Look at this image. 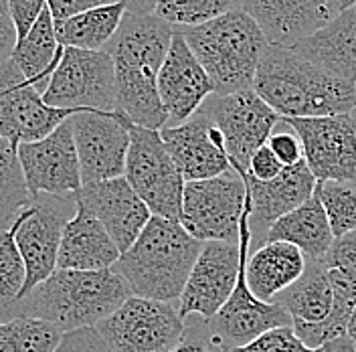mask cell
<instances>
[{"label": "cell", "mask_w": 356, "mask_h": 352, "mask_svg": "<svg viewBox=\"0 0 356 352\" xmlns=\"http://www.w3.org/2000/svg\"><path fill=\"white\" fill-rule=\"evenodd\" d=\"M175 37V26L156 15L126 13L120 31L104 49L113 61L118 111L134 126L162 130L168 115L158 95V73Z\"/></svg>", "instance_id": "obj_1"}, {"label": "cell", "mask_w": 356, "mask_h": 352, "mask_svg": "<svg viewBox=\"0 0 356 352\" xmlns=\"http://www.w3.org/2000/svg\"><path fill=\"white\" fill-rule=\"evenodd\" d=\"M253 91L282 120L324 118L356 110V86L314 65L293 49L267 45Z\"/></svg>", "instance_id": "obj_2"}, {"label": "cell", "mask_w": 356, "mask_h": 352, "mask_svg": "<svg viewBox=\"0 0 356 352\" xmlns=\"http://www.w3.org/2000/svg\"><path fill=\"white\" fill-rule=\"evenodd\" d=\"M132 296L130 284L113 267L102 271L57 267L43 284L19 300L8 318H39L67 334L95 328Z\"/></svg>", "instance_id": "obj_3"}, {"label": "cell", "mask_w": 356, "mask_h": 352, "mask_svg": "<svg viewBox=\"0 0 356 352\" xmlns=\"http://www.w3.org/2000/svg\"><path fill=\"white\" fill-rule=\"evenodd\" d=\"M202 243L178 221L154 217L113 269L130 284L134 296L175 304L186 286Z\"/></svg>", "instance_id": "obj_4"}, {"label": "cell", "mask_w": 356, "mask_h": 352, "mask_svg": "<svg viewBox=\"0 0 356 352\" xmlns=\"http://www.w3.org/2000/svg\"><path fill=\"white\" fill-rule=\"evenodd\" d=\"M177 31L211 77L215 93L229 95L253 89L269 43L249 15L237 8L215 21Z\"/></svg>", "instance_id": "obj_5"}, {"label": "cell", "mask_w": 356, "mask_h": 352, "mask_svg": "<svg viewBox=\"0 0 356 352\" xmlns=\"http://www.w3.org/2000/svg\"><path fill=\"white\" fill-rule=\"evenodd\" d=\"M247 200V184L235 170L186 182L180 225L200 243H239Z\"/></svg>", "instance_id": "obj_6"}, {"label": "cell", "mask_w": 356, "mask_h": 352, "mask_svg": "<svg viewBox=\"0 0 356 352\" xmlns=\"http://www.w3.org/2000/svg\"><path fill=\"white\" fill-rule=\"evenodd\" d=\"M251 229H249V205L241 223V241L202 243L199 257L186 280V286L178 300V314L182 320L197 316L211 320L237 286L241 267L249 257Z\"/></svg>", "instance_id": "obj_7"}, {"label": "cell", "mask_w": 356, "mask_h": 352, "mask_svg": "<svg viewBox=\"0 0 356 352\" xmlns=\"http://www.w3.org/2000/svg\"><path fill=\"white\" fill-rule=\"evenodd\" d=\"M93 330L113 352H172L186 324L175 304L132 296Z\"/></svg>", "instance_id": "obj_8"}, {"label": "cell", "mask_w": 356, "mask_h": 352, "mask_svg": "<svg viewBox=\"0 0 356 352\" xmlns=\"http://www.w3.org/2000/svg\"><path fill=\"white\" fill-rule=\"evenodd\" d=\"M124 178L154 217L180 223L186 182L178 173L158 130L130 126V150Z\"/></svg>", "instance_id": "obj_9"}, {"label": "cell", "mask_w": 356, "mask_h": 352, "mask_svg": "<svg viewBox=\"0 0 356 352\" xmlns=\"http://www.w3.org/2000/svg\"><path fill=\"white\" fill-rule=\"evenodd\" d=\"M77 213V195L71 197H33V202L22 209L13 221L15 241L21 251L26 282L22 296L33 291L57 269L59 245L69 219Z\"/></svg>", "instance_id": "obj_10"}, {"label": "cell", "mask_w": 356, "mask_h": 352, "mask_svg": "<svg viewBox=\"0 0 356 352\" xmlns=\"http://www.w3.org/2000/svg\"><path fill=\"white\" fill-rule=\"evenodd\" d=\"M44 104L71 111H118L115 71L106 51L63 49L43 93Z\"/></svg>", "instance_id": "obj_11"}, {"label": "cell", "mask_w": 356, "mask_h": 352, "mask_svg": "<svg viewBox=\"0 0 356 352\" xmlns=\"http://www.w3.org/2000/svg\"><path fill=\"white\" fill-rule=\"evenodd\" d=\"M199 111L221 130L235 173L247 170L251 156L266 146L282 120L253 89L229 95L213 93Z\"/></svg>", "instance_id": "obj_12"}, {"label": "cell", "mask_w": 356, "mask_h": 352, "mask_svg": "<svg viewBox=\"0 0 356 352\" xmlns=\"http://www.w3.org/2000/svg\"><path fill=\"white\" fill-rule=\"evenodd\" d=\"M302 142L304 160L318 182L356 180V110L324 118H286Z\"/></svg>", "instance_id": "obj_13"}, {"label": "cell", "mask_w": 356, "mask_h": 352, "mask_svg": "<svg viewBox=\"0 0 356 352\" xmlns=\"http://www.w3.org/2000/svg\"><path fill=\"white\" fill-rule=\"evenodd\" d=\"M69 122L83 184L124 176L132 122L122 111H79Z\"/></svg>", "instance_id": "obj_14"}, {"label": "cell", "mask_w": 356, "mask_h": 352, "mask_svg": "<svg viewBox=\"0 0 356 352\" xmlns=\"http://www.w3.org/2000/svg\"><path fill=\"white\" fill-rule=\"evenodd\" d=\"M75 113L44 104L13 59L0 65V136L13 146L43 140Z\"/></svg>", "instance_id": "obj_15"}, {"label": "cell", "mask_w": 356, "mask_h": 352, "mask_svg": "<svg viewBox=\"0 0 356 352\" xmlns=\"http://www.w3.org/2000/svg\"><path fill=\"white\" fill-rule=\"evenodd\" d=\"M273 302L288 312L296 336L310 349L346 336L334 320V287L322 264L308 262L304 275Z\"/></svg>", "instance_id": "obj_16"}, {"label": "cell", "mask_w": 356, "mask_h": 352, "mask_svg": "<svg viewBox=\"0 0 356 352\" xmlns=\"http://www.w3.org/2000/svg\"><path fill=\"white\" fill-rule=\"evenodd\" d=\"M19 162L31 197H71L83 186L69 120L43 140L21 144Z\"/></svg>", "instance_id": "obj_17"}, {"label": "cell", "mask_w": 356, "mask_h": 352, "mask_svg": "<svg viewBox=\"0 0 356 352\" xmlns=\"http://www.w3.org/2000/svg\"><path fill=\"white\" fill-rule=\"evenodd\" d=\"M247 264V262H245ZM202 332L207 340L215 346H222L227 351L245 346L257 336L273 330L291 326V318L286 310L275 302L267 304L257 300L245 280V265L241 267L237 286L231 298L211 320H200Z\"/></svg>", "instance_id": "obj_18"}, {"label": "cell", "mask_w": 356, "mask_h": 352, "mask_svg": "<svg viewBox=\"0 0 356 352\" xmlns=\"http://www.w3.org/2000/svg\"><path fill=\"white\" fill-rule=\"evenodd\" d=\"M160 136L184 182L207 180L233 170L221 130L200 111L180 126H164Z\"/></svg>", "instance_id": "obj_19"}, {"label": "cell", "mask_w": 356, "mask_h": 352, "mask_svg": "<svg viewBox=\"0 0 356 352\" xmlns=\"http://www.w3.org/2000/svg\"><path fill=\"white\" fill-rule=\"evenodd\" d=\"M247 184L249 205V229L251 245L261 247L267 239L271 225L284 215L291 213L308 198L314 197L318 180L310 173L306 160L286 166L282 175L269 182H259L247 175H239Z\"/></svg>", "instance_id": "obj_20"}, {"label": "cell", "mask_w": 356, "mask_h": 352, "mask_svg": "<svg viewBox=\"0 0 356 352\" xmlns=\"http://www.w3.org/2000/svg\"><path fill=\"white\" fill-rule=\"evenodd\" d=\"M213 93L211 77L175 29L172 43L158 73V95L168 115V126H180L191 120Z\"/></svg>", "instance_id": "obj_21"}, {"label": "cell", "mask_w": 356, "mask_h": 352, "mask_svg": "<svg viewBox=\"0 0 356 352\" xmlns=\"http://www.w3.org/2000/svg\"><path fill=\"white\" fill-rule=\"evenodd\" d=\"M77 202L104 225L120 253L132 247L152 219L150 209L124 176L83 184L77 193Z\"/></svg>", "instance_id": "obj_22"}, {"label": "cell", "mask_w": 356, "mask_h": 352, "mask_svg": "<svg viewBox=\"0 0 356 352\" xmlns=\"http://www.w3.org/2000/svg\"><path fill=\"white\" fill-rule=\"evenodd\" d=\"M239 10L249 15L267 43L293 49L332 21L326 0H239Z\"/></svg>", "instance_id": "obj_23"}, {"label": "cell", "mask_w": 356, "mask_h": 352, "mask_svg": "<svg viewBox=\"0 0 356 352\" xmlns=\"http://www.w3.org/2000/svg\"><path fill=\"white\" fill-rule=\"evenodd\" d=\"M120 249L104 225L77 202V213L69 219L59 245L57 267L77 271L110 269L120 259Z\"/></svg>", "instance_id": "obj_24"}, {"label": "cell", "mask_w": 356, "mask_h": 352, "mask_svg": "<svg viewBox=\"0 0 356 352\" xmlns=\"http://www.w3.org/2000/svg\"><path fill=\"white\" fill-rule=\"evenodd\" d=\"M293 51L334 77L356 86V6L332 17L328 24L296 45Z\"/></svg>", "instance_id": "obj_25"}, {"label": "cell", "mask_w": 356, "mask_h": 352, "mask_svg": "<svg viewBox=\"0 0 356 352\" xmlns=\"http://www.w3.org/2000/svg\"><path fill=\"white\" fill-rule=\"evenodd\" d=\"M308 267L306 255L291 243L273 241L257 247L245 264V280L251 294L271 304L284 289L296 284Z\"/></svg>", "instance_id": "obj_26"}, {"label": "cell", "mask_w": 356, "mask_h": 352, "mask_svg": "<svg viewBox=\"0 0 356 352\" xmlns=\"http://www.w3.org/2000/svg\"><path fill=\"white\" fill-rule=\"evenodd\" d=\"M273 241L296 245L306 255V259L314 264H320L326 257L332 247L334 235L324 207L316 193L304 205H300L298 209L271 225L266 243Z\"/></svg>", "instance_id": "obj_27"}, {"label": "cell", "mask_w": 356, "mask_h": 352, "mask_svg": "<svg viewBox=\"0 0 356 352\" xmlns=\"http://www.w3.org/2000/svg\"><path fill=\"white\" fill-rule=\"evenodd\" d=\"M61 57H63V47L57 41L55 19L47 6L41 13L39 21L26 33V37L17 41L10 59L19 67L24 79L43 95Z\"/></svg>", "instance_id": "obj_28"}, {"label": "cell", "mask_w": 356, "mask_h": 352, "mask_svg": "<svg viewBox=\"0 0 356 352\" xmlns=\"http://www.w3.org/2000/svg\"><path fill=\"white\" fill-rule=\"evenodd\" d=\"M124 17L126 6L122 2L77 13L65 21L55 22L57 41L63 49L73 47L83 51H104L120 31Z\"/></svg>", "instance_id": "obj_29"}, {"label": "cell", "mask_w": 356, "mask_h": 352, "mask_svg": "<svg viewBox=\"0 0 356 352\" xmlns=\"http://www.w3.org/2000/svg\"><path fill=\"white\" fill-rule=\"evenodd\" d=\"M61 340L63 332L39 318L0 320V352H57Z\"/></svg>", "instance_id": "obj_30"}, {"label": "cell", "mask_w": 356, "mask_h": 352, "mask_svg": "<svg viewBox=\"0 0 356 352\" xmlns=\"http://www.w3.org/2000/svg\"><path fill=\"white\" fill-rule=\"evenodd\" d=\"M33 202L19 162V148L0 136V231L10 229L22 209Z\"/></svg>", "instance_id": "obj_31"}, {"label": "cell", "mask_w": 356, "mask_h": 352, "mask_svg": "<svg viewBox=\"0 0 356 352\" xmlns=\"http://www.w3.org/2000/svg\"><path fill=\"white\" fill-rule=\"evenodd\" d=\"M237 8L239 0H160L154 15L175 29H191Z\"/></svg>", "instance_id": "obj_32"}, {"label": "cell", "mask_w": 356, "mask_h": 352, "mask_svg": "<svg viewBox=\"0 0 356 352\" xmlns=\"http://www.w3.org/2000/svg\"><path fill=\"white\" fill-rule=\"evenodd\" d=\"M26 282V269L15 241V231H0V320H6L19 304Z\"/></svg>", "instance_id": "obj_33"}, {"label": "cell", "mask_w": 356, "mask_h": 352, "mask_svg": "<svg viewBox=\"0 0 356 352\" xmlns=\"http://www.w3.org/2000/svg\"><path fill=\"white\" fill-rule=\"evenodd\" d=\"M316 195L324 207L334 239L356 231V186L355 182L326 180L316 184Z\"/></svg>", "instance_id": "obj_34"}, {"label": "cell", "mask_w": 356, "mask_h": 352, "mask_svg": "<svg viewBox=\"0 0 356 352\" xmlns=\"http://www.w3.org/2000/svg\"><path fill=\"white\" fill-rule=\"evenodd\" d=\"M332 284L348 287L356 294V231L334 239L330 251L320 262Z\"/></svg>", "instance_id": "obj_35"}, {"label": "cell", "mask_w": 356, "mask_h": 352, "mask_svg": "<svg viewBox=\"0 0 356 352\" xmlns=\"http://www.w3.org/2000/svg\"><path fill=\"white\" fill-rule=\"evenodd\" d=\"M229 352H324V349H310L306 346L291 326L284 328H273L266 332L261 336H257L255 340H251L245 346L231 349Z\"/></svg>", "instance_id": "obj_36"}, {"label": "cell", "mask_w": 356, "mask_h": 352, "mask_svg": "<svg viewBox=\"0 0 356 352\" xmlns=\"http://www.w3.org/2000/svg\"><path fill=\"white\" fill-rule=\"evenodd\" d=\"M286 126V124H284ZM286 132H273L267 140V146L271 148V152L277 156V160L284 166H293L298 162L304 160V150H302V142L296 136V132L286 126Z\"/></svg>", "instance_id": "obj_37"}, {"label": "cell", "mask_w": 356, "mask_h": 352, "mask_svg": "<svg viewBox=\"0 0 356 352\" xmlns=\"http://www.w3.org/2000/svg\"><path fill=\"white\" fill-rule=\"evenodd\" d=\"M44 8H47V0H8V13L15 22L19 41L26 37V33L39 21Z\"/></svg>", "instance_id": "obj_38"}, {"label": "cell", "mask_w": 356, "mask_h": 352, "mask_svg": "<svg viewBox=\"0 0 356 352\" xmlns=\"http://www.w3.org/2000/svg\"><path fill=\"white\" fill-rule=\"evenodd\" d=\"M284 168L286 166L277 160V156L273 154L271 148L266 144V146H261L255 154L251 156L247 170L245 173H237V175L251 176V178L259 180V182H269V180H273V178H277V176L282 175Z\"/></svg>", "instance_id": "obj_39"}, {"label": "cell", "mask_w": 356, "mask_h": 352, "mask_svg": "<svg viewBox=\"0 0 356 352\" xmlns=\"http://www.w3.org/2000/svg\"><path fill=\"white\" fill-rule=\"evenodd\" d=\"M57 352H113L93 328L67 332Z\"/></svg>", "instance_id": "obj_40"}, {"label": "cell", "mask_w": 356, "mask_h": 352, "mask_svg": "<svg viewBox=\"0 0 356 352\" xmlns=\"http://www.w3.org/2000/svg\"><path fill=\"white\" fill-rule=\"evenodd\" d=\"M115 2H120V0H47V6H49L55 22H61L77 13L106 6V4H115Z\"/></svg>", "instance_id": "obj_41"}, {"label": "cell", "mask_w": 356, "mask_h": 352, "mask_svg": "<svg viewBox=\"0 0 356 352\" xmlns=\"http://www.w3.org/2000/svg\"><path fill=\"white\" fill-rule=\"evenodd\" d=\"M17 41H19V35L8 13V0H0V65L10 59Z\"/></svg>", "instance_id": "obj_42"}, {"label": "cell", "mask_w": 356, "mask_h": 352, "mask_svg": "<svg viewBox=\"0 0 356 352\" xmlns=\"http://www.w3.org/2000/svg\"><path fill=\"white\" fill-rule=\"evenodd\" d=\"M172 352H219L217 351V346H213L209 340H207V336L202 334V332H193L186 328L184 332V338L180 340V344H178L177 349Z\"/></svg>", "instance_id": "obj_43"}, {"label": "cell", "mask_w": 356, "mask_h": 352, "mask_svg": "<svg viewBox=\"0 0 356 352\" xmlns=\"http://www.w3.org/2000/svg\"><path fill=\"white\" fill-rule=\"evenodd\" d=\"M130 15H154L160 0H120Z\"/></svg>", "instance_id": "obj_44"}, {"label": "cell", "mask_w": 356, "mask_h": 352, "mask_svg": "<svg viewBox=\"0 0 356 352\" xmlns=\"http://www.w3.org/2000/svg\"><path fill=\"white\" fill-rule=\"evenodd\" d=\"M324 352H356V344L348 336H344V338H338L334 342H328L324 346Z\"/></svg>", "instance_id": "obj_45"}, {"label": "cell", "mask_w": 356, "mask_h": 352, "mask_svg": "<svg viewBox=\"0 0 356 352\" xmlns=\"http://www.w3.org/2000/svg\"><path fill=\"white\" fill-rule=\"evenodd\" d=\"M326 4H328L330 13L336 17V15H340L342 10H346V8H350V6H356V0H326Z\"/></svg>", "instance_id": "obj_46"}, {"label": "cell", "mask_w": 356, "mask_h": 352, "mask_svg": "<svg viewBox=\"0 0 356 352\" xmlns=\"http://www.w3.org/2000/svg\"><path fill=\"white\" fill-rule=\"evenodd\" d=\"M346 336L356 342V306H355V312H353V316H350V322H348V332H346Z\"/></svg>", "instance_id": "obj_47"}, {"label": "cell", "mask_w": 356, "mask_h": 352, "mask_svg": "<svg viewBox=\"0 0 356 352\" xmlns=\"http://www.w3.org/2000/svg\"><path fill=\"white\" fill-rule=\"evenodd\" d=\"M213 346H215V344H213ZM217 351H219V352H229L227 349H222V346H217Z\"/></svg>", "instance_id": "obj_48"}, {"label": "cell", "mask_w": 356, "mask_h": 352, "mask_svg": "<svg viewBox=\"0 0 356 352\" xmlns=\"http://www.w3.org/2000/svg\"><path fill=\"white\" fill-rule=\"evenodd\" d=\"M355 186H356V180H355Z\"/></svg>", "instance_id": "obj_49"}, {"label": "cell", "mask_w": 356, "mask_h": 352, "mask_svg": "<svg viewBox=\"0 0 356 352\" xmlns=\"http://www.w3.org/2000/svg\"><path fill=\"white\" fill-rule=\"evenodd\" d=\"M355 344H356V342H355Z\"/></svg>", "instance_id": "obj_50"}]
</instances>
